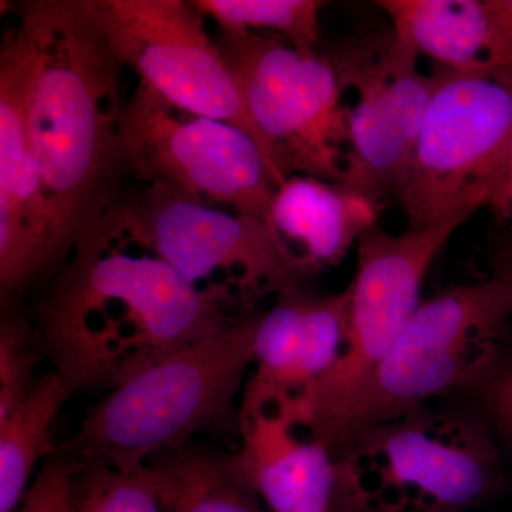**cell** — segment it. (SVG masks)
<instances>
[{"label": "cell", "mask_w": 512, "mask_h": 512, "mask_svg": "<svg viewBox=\"0 0 512 512\" xmlns=\"http://www.w3.org/2000/svg\"><path fill=\"white\" fill-rule=\"evenodd\" d=\"M16 12L36 47L29 130L49 205V282L136 180L119 126L127 66L96 0H29Z\"/></svg>", "instance_id": "1"}, {"label": "cell", "mask_w": 512, "mask_h": 512, "mask_svg": "<svg viewBox=\"0 0 512 512\" xmlns=\"http://www.w3.org/2000/svg\"><path fill=\"white\" fill-rule=\"evenodd\" d=\"M234 306L96 227L49 282L37 338L69 389L126 382L224 325Z\"/></svg>", "instance_id": "2"}, {"label": "cell", "mask_w": 512, "mask_h": 512, "mask_svg": "<svg viewBox=\"0 0 512 512\" xmlns=\"http://www.w3.org/2000/svg\"><path fill=\"white\" fill-rule=\"evenodd\" d=\"M256 315L232 316L111 389L60 454L73 463L133 470L202 431L238 429L237 399L254 363Z\"/></svg>", "instance_id": "3"}, {"label": "cell", "mask_w": 512, "mask_h": 512, "mask_svg": "<svg viewBox=\"0 0 512 512\" xmlns=\"http://www.w3.org/2000/svg\"><path fill=\"white\" fill-rule=\"evenodd\" d=\"M343 512H467L505 487L476 409L426 406L357 434L339 456Z\"/></svg>", "instance_id": "4"}, {"label": "cell", "mask_w": 512, "mask_h": 512, "mask_svg": "<svg viewBox=\"0 0 512 512\" xmlns=\"http://www.w3.org/2000/svg\"><path fill=\"white\" fill-rule=\"evenodd\" d=\"M512 319V281L497 274L421 302L363 389L330 424L322 443L340 456L357 434L466 394L498 362Z\"/></svg>", "instance_id": "5"}, {"label": "cell", "mask_w": 512, "mask_h": 512, "mask_svg": "<svg viewBox=\"0 0 512 512\" xmlns=\"http://www.w3.org/2000/svg\"><path fill=\"white\" fill-rule=\"evenodd\" d=\"M97 227L157 256L239 312L306 286L313 272L268 221L222 210L163 184L138 183Z\"/></svg>", "instance_id": "6"}, {"label": "cell", "mask_w": 512, "mask_h": 512, "mask_svg": "<svg viewBox=\"0 0 512 512\" xmlns=\"http://www.w3.org/2000/svg\"><path fill=\"white\" fill-rule=\"evenodd\" d=\"M434 73L436 90L397 190L410 229L466 222L490 207L512 150V70Z\"/></svg>", "instance_id": "7"}, {"label": "cell", "mask_w": 512, "mask_h": 512, "mask_svg": "<svg viewBox=\"0 0 512 512\" xmlns=\"http://www.w3.org/2000/svg\"><path fill=\"white\" fill-rule=\"evenodd\" d=\"M215 42L237 77L282 184L293 175L343 183L348 117L329 60L274 35L218 30Z\"/></svg>", "instance_id": "8"}, {"label": "cell", "mask_w": 512, "mask_h": 512, "mask_svg": "<svg viewBox=\"0 0 512 512\" xmlns=\"http://www.w3.org/2000/svg\"><path fill=\"white\" fill-rule=\"evenodd\" d=\"M119 126L137 183L268 221L278 178L247 131L178 109L140 80Z\"/></svg>", "instance_id": "9"}, {"label": "cell", "mask_w": 512, "mask_h": 512, "mask_svg": "<svg viewBox=\"0 0 512 512\" xmlns=\"http://www.w3.org/2000/svg\"><path fill=\"white\" fill-rule=\"evenodd\" d=\"M463 221L392 235L377 225L356 244V271L348 286V346L335 369L313 390L301 427L316 440L363 389L414 312L436 256Z\"/></svg>", "instance_id": "10"}, {"label": "cell", "mask_w": 512, "mask_h": 512, "mask_svg": "<svg viewBox=\"0 0 512 512\" xmlns=\"http://www.w3.org/2000/svg\"><path fill=\"white\" fill-rule=\"evenodd\" d=\"M96 2L114 49L140 82L178 109L247 131L268 160L237 77L191 2Z\"/></svg>", "instance_id": "11"}, {"label": "cell", "mask_w": 512, "mask_h": 512, "mask_svg": "<svg viewBox=\"0 0 512 512\" xmlns=\"http://www.w3.org/2000/svg\"><path fill=\"white\" fill-rule=\"evenodd\" d=\"M36 47L18 22L0 49V286L2 296L43 278L50 241L49 205L30 140Z\"/></svg>", "instance_id": "12"}, {"label": "cell", "mask_w": 512, "mask_h": 512, "mask_svg": "<svg viewBox=\"0 0 512 512\" xmlns=\"http://www.w3.org/2000/svg\"><path fill=\"white\" fill-rule=\"evenodd\" d=\"M348 311V288L319 295L299 286L256 315L254 370L242 390L238 423L281 413L299 426L313 390L345 355Z\"/></svg>", "instance_id": "13"}, {"label": "cell", "mask_w": 512, "mask_h": 512, "mask_svg": "<svg viewBox=\"0 0 512 512\" xmlns=\"http://www.w3.org/2000/svg\"><path fill=\"white\" fill-rule=\"evenodd\" d=\"M394 30L343 40L323 53L338 76L345 106L349 154L343 184L382 207L397 194L410 147L404 140L390 94Z\"/></svg>", "instance_id": "14"}, {"label": "cell", "mask_w": 512, "mask_h": 512, "mask_svg": "<svg viewBox=\"0 0 512 512\" xmlns=\"http://www.w3.org/2000/svg\"><path fill=\"white\" fill-rule=\"evenodd\" d=\"M239 476L271 512H343L339 457L281 413L239 420Z\"/></svg>", "instance_id": "15"}, {"label": "cell", "mask_w": 512, "mask_h": 512, "mask_svg": "<svg viewBox=\"0 0 512 512\" xmlns=\"http://www.w3.org/2000/svg\"><path fill=\"white\" fill-rule=\"evenodd\" d=\"M380 207L348 185L293 175L275 192L268 222L316 274L339 265L376 225Z\"/></svg>", "instance_id": "16"}, {"label": "cell", "mask_w": 512, "mask_h": 512, "mask_svg": "<svg viewBox=\"0 0 512 512\" xmlns=\"http://www.w3.org/2000/svg\"><path fill=\"white\" fill-rule=\"evenodd\" d=\"M377 5L417 56L456 72L498 69L487 0H383Z\"/></svg>", "instance_id": "17"}, {"label": "cell", "mask_w": 512, "mask_h": 512, "mask_svg": "<svg viewBox=\"0 0 512 512\" xmlns=\"http://www.w3.org/2000/svg\"><path fill=\"white\" fill-rule=\"evenodd\" d=\"M156 471L170 512H264L239 476L234 454L195 443L147 461Z\"/></svg>", "instance_id": "18"}, {"label": "cell", "mask_w": 512, "mask_h": 512, "mask_svg": "<svg viewBox=\"0 0 512 512\" xmlns=\"http://www.w3.org/2000/svg\"><path fill=\"white\" fill-rule=\"evenodd\" d=\"M72 393L53 370L37 377L23 402L0 419V512L22 505L33 470L52 450L53 421Z\"/></svg>", "instance_id": "19"}, {"label": "cell", "mask_w": 512, "mask_h": 512, "mask_svg": "<svg viewBox=\"0 0 512 512\" xmlns=\"http://www.w3.org/2000/svg\"><path fill=\"white\" fill-rule=\"evenodd\" d=\"M192 6L222 32L261 33L313 52L319 40V0H194Z\"/></svg>", "instance_id": "20"}, {"label": "cell", "mask_w": 512, "mask_h": 512, "mask_svg": "<svg viewBox=\"0 0 512 512\" xmlns=\"http://www.w3.org/2000/svg\"><path fill=\"white\" fill-rule=\"evenodd\" d=\"M73 464L70 512H170L156 471L147 463L133 470Z\"/></svg>", "instance_id": "21"}, {"label": "cell", "mask_w": 512, "mask_h": 512, "mask_svg": "<svg viewBox=\"0 0 512 512\" xmlns=\"http://www.w3.org/2000/svg\"><path fill=\"white\" fill-rule=\"evenodd\" d=\"M45 355L36 329L18 312H5L0 320V419L23 402L37 377Z\"/></svg>", "instance_id": "22"}, {"label": "cell", "mask_w": 512, "mask_h": 512, "mask_svg": "<svg viewBox=\"0 0 512 512\" xmlns=\"http://www.w3.org/2000/svg\"><path fill=\"white\" fill-rule=\"evenodd\" d=\"M464 396L512 450V352L505 349L493 369Z\"/></svg>", "instance_id": "23"}, {"label": "cell", "mask_w": 512, "mask_h": 512, "mask_svg": "<svg viewBox=\"0 0 512 512\" xmlns=\"http://www.w3.org/2000/svg\"><path fill=\"white\" fill-rule=\"evenodd\" d=\"M73 461L57 453L43 464L30 485L19 512H70Z\"/></svg>", "instance_id": "24"}, {"label": "cell", "mask_w": 512, "mask_h": 512, "mask_svg": "<svg viewBox=\"0 0 512 512\" xmlns=\"http://www.w3.org/2000/svg\"><path fill=\"white\" fill-rule=\"evenodd\" d=\"M497 39V67L512 70V0H487Z\"/></svg>", "instance_id": "25"}, {"label": "cell", "mask_w": 512, "mask_h": 512, "mask_svg": "<svg viewBox=\"0 0 512 512\" xmlns=\"http://www.w3.org/2000/svg\"><path fill=\"white\" fill-rule=\"evenodd\" d=\"M490 207L512 221V150L505 161L500 183L497 185Z\"/></svg>", "instance_id": "26"}, {"label": "cell", "mask_w": 512, "mask_h": 512, "mask_svg": "<svg viewBox=\"0 0 512 512\" xmlns=\"http://www.w3.org/2000/svg\"><path fill=\"white\" fill-rule=\"evenodd\" d=\"M495 272L507 276L512 281V224L505 235L503 244H501L500 252H498Z\"/></svg>", "instance_id": "27"}]
</instances>
